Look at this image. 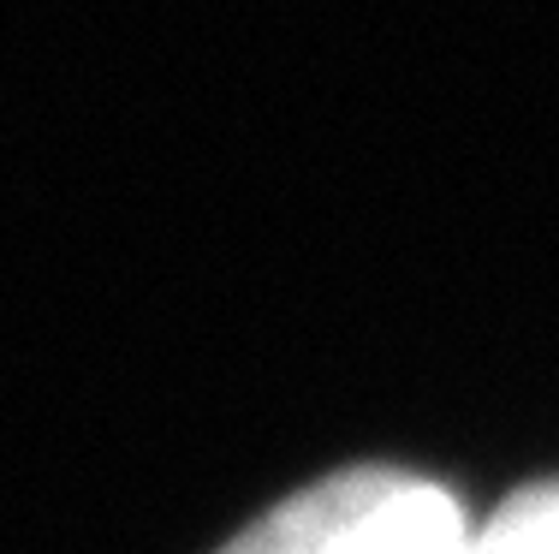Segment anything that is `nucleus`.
<instances>
[{"label":"nucleus","mask_w":559,"mask_h":554,"mask_svg":"<svg viewBox=\"0 0 559 554\" xmlns=\"http://www.w3.org/2000/svg\"><path fill=\"white\" fill-rule=\"evenodd\" d=\"M471 524L441 483L357 465L286 495L221 554H459Z\"/></svg>","instance_id":"1"},{"label":"nucleus","mask_w":559,"mask_h":554,"mask_svg":"<svg viewBox=\"0 0 559 554\" xmlns=\"http://www.w3.org/2000/svg\"><path fill=\"white\" fill-rule=\"evenodd\" d=\"M459 554H559V483L518 490L495 519L464 537Z\"/></svg>","instance_id":"2"}]
</instances>
